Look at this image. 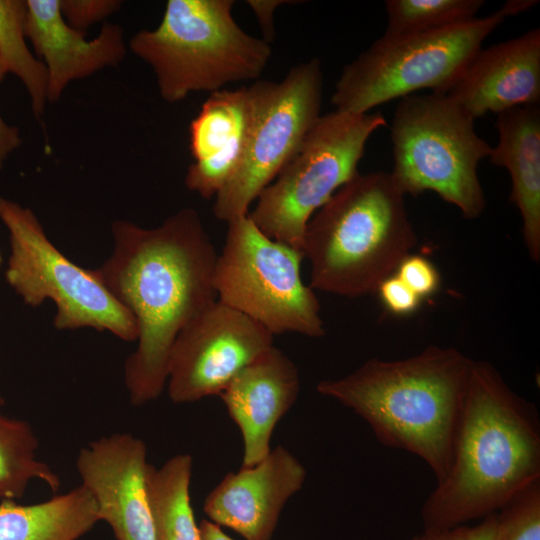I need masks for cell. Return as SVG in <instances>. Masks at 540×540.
<instances>
[{
	"instance_id": "1",
	"label": "cell",
	"mask_w": 540,
	"mask_h": 540,
	"mask_svg": "<svg viewBox=\"0 0 540 540\" xmlns=\"http://www.w3.org/2000/svg\"><path fill=\"white\" fill-rule=\"evenodd\" d=\"M113 251L95 272L133 315L137 347L124 364L130 403L156 400L179 332L214 303L218 254L199 213L183 208L155 228L112 223Z\"/></svg>"
},
{
	"instance_id": "2",
	"label": "cell",
	"mask_w": 540,
	"mask_h": 540,
	"mask_svg": "<svg viewBox=\"0 0 540 540\" xmlns=\"http://www.w3.org/2000/svg\"><path fill=\"white\" fill-rule=\"evenodd\" d=\"M538 478L536 407L513 391L491 363L473 360L450 466L423 503V530L481 520Z\"/></svg>"
},
{
	"instance_id": "3",
	"label": "cell",
	"mask_w": 540,
	"mask_h": 540,
	"mask_svg": "<svg viewBox=\"0 0 540 540\" xmlns=\"http://www.w3.org/2000/svg\"><path fill=\"white\" fill-rule=\"evenodd\" d=\"M473 360L430 345L403 359L371 358L316 390L364 419L383 445L421 458L438 483L450 466Z\"/></svg>"
},
{
	"instance_id": "4",
	"label": "cell",
	"mask_w": 540,
	"mask_h": 540,
	"mask_svg": "<svg viewBox=\"0 0 540 540\" xmlns=\"http://www.w3.org/2000/svg\"><path fill=\"white\" fill-rule=\"evenodd\" d=\"M416 244L405 195L390 173L358 172L306 225L310 287L348 298L375 293Z\"/></svg>"
},
{
	"instance_id": "5",
	"label": "cell",
	"mask_w": 540,
	"mask_h": 540,
	"mask_svg": "<svg viewBox=\"0 0 540 540\" xmlns=\"http://www.w3.org/2000/svg\"><path fill=\"white\" fill-rule=\"evenodd\" d=\"M233 6V0H169L155 29L131 37L129 48L152 68L165 102L261 76L270 43L246 33Z\"/></svg>"
},
{
	"instance_id": "6",
	"label": "cell",
	"mask_w": 540,
	"mask_h": 540,
	"mask_svg": "<svg viewBox=\"0 0 540 540\" xmlns=\"http://www.w3.org/2000/svg\"><path fill=\"white\" fill-rule=\"evenodd\" d=\"M474 120L445 94L401 98L390 129L389 173L398 189L414 197L433 191L465 219L478 218L486 200L477 168L492 147L476 133Z\"/></svg>"
},
{
	"instance_id": "7",
	"label": "cell",
	"mask_w": 540,
	"mask_h": 540,
	"mask_svg": "<svg viewBox=\"0 0 540 540\" xmlns=\"http://www.w3.org/2000/svg\"><path fill=\"white\" fill-rule=\"evenodd\" d=\"M504 19L498 10L436 30L383 34L343 68L331 97L335 111L369 113L424 89L446 94Z\"/></svg>"
},
{
	"instance_id": "8",
	"label": "cell",
	"mask_w": 540,
	"mask_h": 540,
	"mask_svg": "<svg viewBox=\"0 0 540 540\" xmlns=\"http://www.w3.org/2000/svg\"><path fill=\"white\" fill-rule=\"evenodd\" d=\"M381 112L320 115L249 217L269 238L303 252L312 215L357 173L371 135L386 126Z\"/></svg>"
},
{
	"instance_id": "9",
	"label": "cell",
	"mask_w": 540,
	"mask_h": 540,
	"mask_svg": "<svg viewBox=\"0 0 540 540\" xmlns=\"http://www.w3.org/2000/svg\"><path fill=\"white\" fill-rule=\"evenodd\" d=\"M0 220L9 233L5 278L31 307L55 303L58 330L93 328L126 342L137 341L133 315L110 293L94 269L78 266L47 237L34 212L0 194Z\"/></svg>"
},
{
	"instance_id": "10",
	"label": "cell",
	"mask_w": 540,
	"mask_h": 540,
	"mask_svg": "<svg viewBox=\"0 0 540 540\" xmlns=\"http://www.w3.org/2000/svg\"><path fill=\"white\" fill-rule=\"evenodd\" d=\"M227 225L214 271L217 300L273 335L322 337L325 328L318 298L300 275L304 253L269 238L249 215Z\"/></svg>"
},
{
	"instance_id": "11",
	"label": "cell",
	"mask_w": 540,
	"mask_h": 540,
	"mask_svg": "<svg viewBox=\"0 0 540 540\" xmlns=\"http://www.w3.org/2000/svg\"><path fill=\"white\" fill-rule=\"evenodd\" d=\"M250 122L242 161L214 197L213 214L223 222L249 214L251 203L276 178L320 117L323 72L319 59L293 66L279 81L248 87Z\"/></svg>"
},
{
	"instance_id": "12",
	"label": "cell",
	"mask_w": 540,
	"mask_h": 540,
	"mask_svg": "<svg viewBox=\"0 0 540 540\" xmlns=\"http://www.w3.org/2000/svg\"><path fill=\"white\" fill-rule=\"evenodd\" d=\"M265 327L216 300L177 335L167 372L168 395L190 403L219 395L247 365L273 346Z\"/></svg>"
},
{
	"instance_id": "13",
	"label": "cell",
	"mask_w": 540,
	"mask_h": 540,
	"mask_svg": "<svg viewBox=\"0 0 540 540\" xmlns=\"http://www.w3.org/2000/svg\"><path fill=\"white\" fill-rule=\"evenodd\" d=\"M145 443L130 433H115L80 449L76 467L95 499L99 520L117 540H155L147 497Z\"/></svg>"
},
{
	"instance_id": "14",
	"label": "cell",
	"mask_w": 540,
	"mask_h": 540,
	"mask_svg": "<svg viewBox=\"0 0 540 540\" xmlns=\"http://www.w3.org/2000/svg\"><path fill=\"white\" fill-rule=\"evenodd\" d=\"M305 478L302 463L277 446L258 463L226 474L207 495L203 510L210 521L246 540H270L283 507Z\"/></svg>"
},
{
	"instance_id": "15",
	"label": "cell",
	"mask_w": 540,
	"mask_h": 540,
	"mask_svg": "<svg viewBox=\"0 0 540 540\" xmlns=\"http://www.w3.org/2000/svg\"><path fill=\"white\" fill-rule=\"evenodd\" d=\"M445 95L474 119L538 105L540 29L481 48Z\"/></svg>"
},
{
	"instance_id": "16",
	"label": "cell",
	"mask_w": 540,
	"mask_h": 540,
	"mask_svg": "<svg viewBox=\"0 0 540 540\" xmlns=\"http://www.w3.org/2000/svg\"><path fill=\"white\" fill-rule=\"evenodd\" d=\"M25 34L48 73V102L57 101L67 85L123 61L124 30L104 23L99 34L87 40L86 32L64 20L60 0H26Z\"/></svg>"
},
{
	"instance_id": "17",
	"label": "cell",
	"mask_w": 540,
	"mask_h": 540,
	"mask_svg": "<svg viewBox=\"0 0 540 540\" xmlns=\"http://www.w3.org/2000/svg\"><path fill=\"white\" fill-rule=\"evenodd\" d=\"M300 391L293 361L272 346L241 370L219 394L243 438L242 466H252L270 452L273 430Z\"/></svg>"
},
{
	"instance_id": "18",
	"label": "cell",
	"mask_w": 540,
	"mask_h": 540,
	"mask_svg": "<svg viewBox=\"0 0 540 540\" xmlns=\"http://www.w3.org/2000/svg\"><path fill=\"white\" fill-rule=\"evenodd\" d=\"M250 111L248 87L209 94L189 125L194 162L185 185L190 191L210 199L234 176L244 153Z\"/></svg>"
},
{
	"instance_id": "19",
	"label": "cell",
	"mask_w": 540,
	"mask_h": 540,
	"mask_svg": "<svg viewBox=\"0 0 540 540\" xmlns=\"http://www.w3.org/2000/svg\"><path fill=\"white\" fill-rule=\"evenodd\" d=\"M499 139L490 162L507 169L510 201L522 220L523 239L533 261L540 260V109L519 106L497 114Z\"/></svg>"
},
{
	"instance_id": "20",
	"label": "cell",
	"mask_w": 540,
	"mask_h": 540,
	"mask_svg": "<svg viewBox=\"0 0 540 540\" xmlns=\"http://www.w3.org/2000/svg\"><path fill=\"white\" fill-rule=\"evenodd\" d=\"M99 521L90 491L80 485L32 505L0 503V540H78Z\"/></svg>"
},
{
	"instance_id": "21",
	"label": "cell",
	"mask_w": 540,
	"mask_h": 540,
	"mask_svg": "<svg viewBox=\"0 0 540 540\" xmlns=\"http://www.w3.org/2000/svg\"><path fill=\"white\" fill-rule=\"evenodd\" d=\"M192 457L178 454L160 468L149 464L146 489L155 540H200L190 501Z\"/></svg>"
},
{
	"instance_id": "22",
	"label": "cell",
	"mask_w": 540,
	"mask_h": 540,
	"mask_svg": "<svg viewBox=\"0 0 540 540\" xmlns=\"http://www.w3.org/2000/svg\"><path fill=\"white\" fill-rule=\"evenodd\" d=\"M38 446L27 422L0 414V498H21L35 479L43 481L52 492L60 489L58 475L37 459Z\"/></svg>"
},
{
	"instance_id": "23",
	"label": "cell",
	"mask_w": 540,
	"mask_h": 540,
	"mask_svg": "<svg viewBox=\"0 0 540 540\" xmlns=\"http://www.w3.org/2000/svg\"><path fill=\"white\" fill-rule=\"evenodd\" d=\"M26 1L0 0V63L25 86L33 114L45 110L48 73L44 63L28 48L25 34Z\"/></svg>"
},
{
	"instance_id": "24",
	"label": "cell",
	"mask_w": 540,
	"mask_h": 540,
	"mask_svg": "<svg viewBox=\"0 0 540 540\" xmlns=\"http://www.w3.org/2000/svg\"><path fill=\"white\" fill-rule=\"evenodd\" d=\"M482 0H387L385 35L445 28L476 18Z\"/></svg>"
},
{
	"instance_id": "25",
	"label": "cell",
	"mask_w": 540,
	"mask_h": 540,
	"mask_svg": "<svg viewBox=\"0 0 540 540\" xmlns=\"http://www.w3.org/2000/svg\"><path fill=\"white\" fill-rule=\"evenodd\" d=\"M496 518V540H540V478L515 493Z\"/></svg>"
},
{
	"instance_id": "26",
	"label": "cell",
	"mask_w": 540,
	"mask_h": 540,
	"mask_svg": "<svg viewBox=\"0 0 540 540\" xmlns=\"http://www.w3.org/2000/svg\"><path fill=\"white\" fill-rule=\"evenodd\" d=\"M121 4L118 0H60V10L69 26L86 32L91 25L117 12Z\"/></svg>"
},
{
	"instance_id": "27",
	"label": "cell",
	"mask_w": 540,
	"mask_h": 540,
	"mask_svg": "<svg viewBox=\"0 0 540 540\" xmlns=\"http://www.w3.org/2000/svg\"><path fill=\"white\" fill-rule=\"evenodd\" d=\"M421 299L434 294L440 285V275L427 258L408 255L395 273Z\"/></svg>"
},
{
	"instance_id": "28",
	"label": "cell",
	"mask_w": 540,
	"mask_h": 540,
	"mask_svg": "<svg viewBox=\"0 0 540 540\" xmlns=\"http://www.w3.org/2000/svg\"><path fill=\"white\" fill-rule=\"evenodd\" d=\"M496 513L475 525H459L445 529L423 530L410 540H496Z\"/></svg>"
},
{
	"instance_id": "29",
	"label": "cell",
	"mask_w": 540,
	"mask_h": 540,
	"mask_svg": "<svg viewBox=\"0 0 540 540\" xmlns=\"http://www.w3.org/2000/svg\"><path fill=\"white\" fill-rule=\"evenodd\" d=\"M377 292L386 309L395 315L413 313L422 300L395 274L386 278Z\"/></svg>"
},
{
	"instance_id": "30",
	"label": "cell",
	"mask_w": 540,
	"mask_h": 540,
	"mask_svg": "<svg viewBox=\"0 0 540 540\" xmlns=\"http://www.w3.org/2000/svg\"><path fill=\"white\" fill-rule=\"evenodd\" d=\"M7 71L0 63V83ZM22 138L17 127L8 124L0 114V170L3 168L8 157L21 145Z\"/></svg>"
},
{
	"instance_id": "31",
	"label": "cell",
	"mask_w": 540,
	"mask_h": 540,
	"mask_svg": "<svg viewBox=\"0 0 540 540\" xmlns=\"http://www.w3.org/2000/svg\"><path fill=\"white\" fill-rule=\"evenodd\" d=\"M248 5L251 7L253 13L256 15L261 30L264 34V40L270 43L274 37V27H273V14L275 9L287 3V1L280 0H250L247 1Z\"/></svg>"
},
{
	"instance_id": "32",
	"label": "cell",
	"mask_w": 540,
	"mask_h": 540,
	"mask_svg": "<svg viewBox=\"0 0 540 540\" xmlns=\"http://www.w3.org/2000/svg\"><path fill=\"white\" fill-rule=\"evenodd\" d=\"M200 540H234L226 535L219 525L210 520H202L199 525Z\"/></svg>"
},
{
	"instance_id": "33",
	"label": "cell",
	"mask_w": 540,
	"mask_h": 540,
	"mask_svg": "<svg viewBox=\"0 0 540 540\" xmlns=\"http://www.w3.org/2000/svg\"><path fill=\"white\" fill-rule=\"evenodd\" d=\"M537 3L536 0H509L503 4L499 11L506 18L527 11L536 6Z\"/></svg>"
},
{
	"instance_id": "34",
	"label": "cell",
	"mask_w": 540,
	"mask_h": 540,
	"mask_svg": "<svg viewBox=\"0 0 540 540\" xmlns=\"http://www.w3.org/2000/svg\"><path fill=\"white\" fill-rule=\"evenodd\" d=\"M3 403H4V399H3V397H2V395H1V393H0V406H2Z\"/></svg>"
},
{
	"instance_id": "35",
	"label": "cell",
	"mask_w": 540,
	"mask_h": 540,
	"mask_svg": "<svg viewBox=\"0 0 540 540\" xmlns=\"http://www.w3.org/2000/svg\"><path fill=\"white\" fill-rule=\"evenodd\" d=\"M1 265H2V255H1V251H0V268H1Z\"/></svg>"
}]
</instances>
